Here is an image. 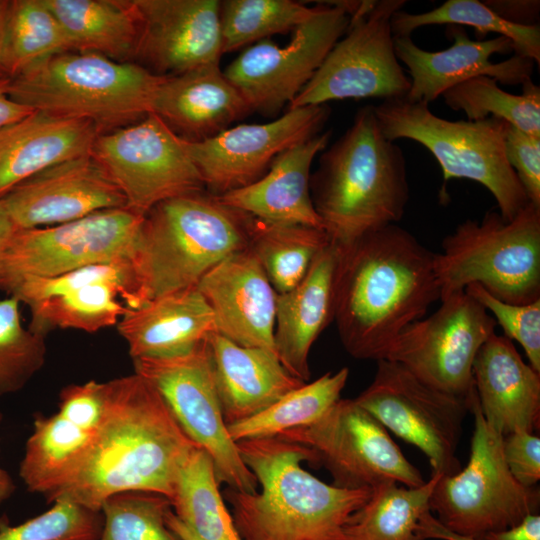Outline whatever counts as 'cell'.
Wrapping results in <instances>:
<instances>
[{"instance_id":"1f68e13d","label":"cell","mask_w":540,"mask_h":540,"mask_svg":"<svg viewBox=\"0 0 540 540\" xmlns=\"http://www.w3.org/2000/svg\"><path fill=\"white\" fill-rule=\"evenodd\" d=\"M72 49L134 62L140 19L132 0H44Z\"/></svg>"},{"instance_id":"30bf717a","label":"cell","mask_w":540,"mask_h":540,"mask_svg":"<svg viewBox=\"0 0 540 540\" xmlns=\"http://www.w3.org/2000/svg\"><path fill=\"white\" fill-rule=\"evenodd\" d=\"M144 216L106 209L48 227L17 229L0 248V292L97 263L130 259Z\"/></svg>"},{"instance_id":"7dc6e473","label":"cell","mask_w":540,"mask_h":540,"mask_svg":"<svg viewBox=\"0 0 540 540\" xmlns=\"http://www.w3.org/2000/svg\"><path fill=\"white\" fill-rule=\"evenodd\" d=\"M484 3L509 23L521 26L539 25L538 0H487Z\"/></svg>"},{"instance_id":"6da1fadb","label":"cell","mask_w":540,"mask_h":540,"mask_svg":"<svg viewBox=\"0 0 540 540\" xmlns=\"http://www.w3.org/2000/svg\"><path fill=\"white\" fill-rule=\"evenodd\" d=\"M334 322L344 349L380 360L391 342L440 301L435 253L397 224L338 246Z\"/></svg>"},{"instance_id":"8d00e7d4","label":"cell","mask_w":540,"mask_h":540,"mask_svg":"<svg viewBox=\"0 0 540 540\" xmlns=\"http://www.w3.org/2000/svg\"><path fill=\"white\" fill-rule=\"evenodd\" d=\"M72 50L62 25L44 0L9 1L2 46V64L8 77Z\"/></svg>"},{"instance_id":"4fadbf2b","label":"cell","mask_w":540,"mask_h":540,"mask_svg":"<svg viewBox=\"0 0 540 540\" xmlns=\"http://www.w3.org/2000/svg\"><path fill=\"white\" fill-rule=\"evenodd\" d=\"M91 156L120 189L125 207L143 216L165 200L205 191L184 140L152 112L100 133Z\"/></svg>"},{"instance_id":"f6af8a7d","label":"cell","mask_w":540,"mask_h":540,"mask_svg":"<svg viewBox=\"0 0 540 540\" xmlns=\"http://www.w3.org/2000/svg\"><path fill=\"white\" fill-rule=\"evenodd\" d=\"M505 154L530 203L540 206V137L508 124Z\"/></svg>"},{"instance_id":"d4e9b609","label":"cell","mask_w":540,"mask_h":540,"mask_svg":"<svg viewBox=\"0 0 540 540\" xmlns=\"http://www.w3.org/2000/svg\"><path fill=\"white\" fill-rule=\"evenodd\" d=\"M472 374L481 413L495 431L504 437L539 429L540 373L511 340L491 335L475 357Z\"/></svg>"},{"instance_id":"db71d44e","label":"cell","mask_w":540,"mask_h":540,"mask_svg":"<svg viewBox=\"0 0 540 540\" xmlns=\"http://www.w3.org/2000/svg\"><path fill=\"white\" fill-rule=\"evenodd\" d=\"M8 3L9 1L0 0V78L8 77L5 74L3 64H2V46H3L4 27H5V19H6Z\"/></svg>"},{"instance_id":"681fc988","label":"cell","mask_w":540,"mask_h":540,"mask_svg":"<svg viewBox=\"0 0 540 540\" xmlns=\"http://www.w3.org/2000/svg\"><path fill=\"white\" fill-rule=\"evenodd\" d=\"M9 77L0 78V129L17 122L35 110L14 101L9 96Z\"/></svg>"},{"instance_id":"ffe728a7","label":"cell","mask_w":540,"mask_h":540,"mask_svg":"<svg viewBox=\"0 0 540 540\" xmlns=\"http://www.w3.org/2000/svg\"><path fill=\"white\" fill-rule=\"evenodd\" d=\"M329 115L327 104L290 108L268 123L237 125L184 146L205 189L220 196L260 179L280 153L321 133Z\"/></svg>"},{"instance_id":"60d3db41","label":"cell","mask_w":540,"mask_h":540,"mask_svg":"<svg viewBox=\"0 0 540 540\" xmlns=\"http://www.w3.org/2000/svg\"><path fill=\"white\" fill-rule=\"evenodd\" d=\"M170 500L157 493L130 491L108 497L101 506L98 540H181L166 523Z\"/></svg>"},{"instance_id":"f546056e","label":"cell","mask_w":540,"mask_h":540,"mask_svg":"<svg viewBox=\"0 0 540 540\" xmlns=\"http://www.w3.org/2000/svg\"><path fill=\"white\" fill-rule=\"evenodd\" d=\"M98 129L89 121L35 110L0 129V199L35 174L91 154Z\"/></svg>"},{"instance_id":"74e56055","label":"cell","mask_w":540,"mask_h":540,"mask_svg":"<svg viewBox=\"0 0 540 540\" xmlns=\"http://www.w3.org/2000/svg\"><path fill=\"white\" fill-rule=\"evenodd\" d=\"M394 37L411 36L423 26L448 24L470 26L480 38L487 33H497L513 44V53L528 57L540 64V28L509 23L493 12L484 2L477 0H448L439 7L422 12H395L390 21Z\"/></svg>"},{"instance_id":"816d5d0a","label":"cell","mask_w":540,"mask_h":540,"mask_svg":"<svg viewBox=\"0 0 540 540\" xmlns=\"http://www.w3.org/2000/svg\"><path fill=\"white\" fill-rule=\"evenodd\" d=\"M15 230L17 228L11 220L2 199H0V248Z\"/></svg>"},{"instance_id":"4dcf8cb0","label":"cell","mask_w":540,"mask_h":540,"mask_svg":"<svg viewBox=\"0 0 540 540\" xmlns=\"http://www.w3.org/2000/svg\"><path fill=\"white\" fill-rule=\"evenodd\" d=\"M116 326L132 359L183 354L216 332L213 312L196 287L128 308Z\"/></svg>"},{"instance_id":"603a6c76","label":"cell","mask_w":540,"mask_h":540,"mask_svg":"<svg viewBox=\"0 0 540 540\" xmlns=\"http://www.w3.org/2000/svg\"><path fill=\"white\" fill-rule=\"evenodd\" d=\"M446 34L453 44L440 51L421 49L411 36L394 37L396 56L410 74L411 86L405 96L409 101L429 104L455 85L483 75L504 85H522L531 80L535 62L528 57L513 54L502 62L490 60L494 54L513 51L508 38L471 40L464 27L458 25H450Z\"/></svg>"},{"instance_id":"44dd1931","label":"cell","mask_w":540,"mask_h":540,"mask_svg":"<svg viewBox=\"0 0 540 540\" xmlns=\"http://www.w3.org/2000/svg\"><path fill=\"white\" fill-rule=\"evenodd\" d=\"M132 1L141 27L135 63L162 77L219 64L220 1Z\"/></svg>"},{"instance_id":"3957f363","label":"cell","mask_w":540,"mask_h":540,"mask_svg":"<svg viewBox=\"0 0 540 540\" xmlns=\"http://www.w3.org/2000/svg\"><path fill=\"white\" fill-rule=\"evenodd\" d=\"M260 490L224 491L242 540H349L347 527L370 489L327 484L302 467L315 464L306 447L278 437L237 442Z\"/></svg>"},{"instance_id":"5b68a950","label":"cell","mask_w":540,"mask_h":540,"mask_svg":"<svg viewBox=\"0 0 540 540\" xmlns=\"http://www.w3.org/2000/svg\"><path fill=\"white\" fill-rule=\"evenodd\" d=\"M253 222L205 191L155 205L144 216L129 259L134 308L196 287L214 266L248 248Z\"/></svg>"},{"instance_id":"d6986e66","label":"cell","mask_w":540,"mask_h":540,"mask_svg":"<svg viewBox=\"0 0 540 540\" xmlns=\"http://www.w3.org/2000/svg\"><path fill=\"white\" fill-rule=\"evenodd\" d=\"M105 406V382L90 380L63 388L56 413L35 416L19 467L30 492L52 502L76 478L94 448Z\"/></svg>"},{"instance_id":"b9f144b4","label":"cell","mask_w":540,"mask_h":540,"mask_svg":"<svg viewBox=\"0 0 540 540\" xmlns=\"http://www.w3.org/2000/svg\"><path fill=\"white\" fill-rule=\"evenodd\" d=\"M19 306L14 296L0 300V396L23 389L46 359L45 335L23 326Z\"/></svg>"},{"instance_id":"7bdbcfd3","label":"cell","mask_w":540,"mask_h":540,"mask_svg":"<svg viewBox=\"0 0 540 540\" xmlns=\"http://www.w3.org/2000/svg\"><path fill=\"white\" fill-rule=\"evenodd\" d=\"M52 503L49 510L16 526L0 520V540H98L104 521L101 511L67 499Z\"/></svg>"},{"instance_id":"8fae6325","label":"cell","mask_w":540,"mask_h":540,"mask_svg":"<svg viewBox=\"0 0 540 540\" xmlns=\"http://www.w3.org/2000/svg\"><path fill=\"white\" fill-rule=\"evenodd\" d=\"M132 360L134 372L157 389L183 432L209 455L218 482L255 492L257 480L244 464L222 414L207 340L183 354Z\"/></svg>"},{"instance_id":"83f0119b","label":"cell","mask_w":540,"mask_h":540,"mask_svg":"<svg viewBox=\"0 0 540 540\" xmlns=\"http://www.w3.org/2000/svg\"><path fill=\"white\" fill-rule=\"evenodd\" d=\"M332 131L301 141L271 163L257 181L218 196L224 204L269 223L299 224L323 230L310 194V169L326 149Z\"/></svg>"},{"instance_id":"ee69618b","label":"cell","mask_w":540,"mask_h":540,"mask_svg":"<svg viewBox=\"0 0 540 540\" xmlns=\"http://www.w3.org/2000/svg\"><path fill=\"white\" fill-rule=\"evenodd\" d=\"M465 292L491 312L503 336L517 341L529 365L540 373V299L528 304L508 303L493 297L478 284L467 286Z\"/></svg>"},{"instance_id":"5bb4252c","label":"cell","mask_w":540,"mask_h":540,"mask_svg":"<svg viewBox=\"0 0 540 540\" xmlns=\"http://www.w3.org/2000/svg\"><path fill=\"white\" fill-rule=\"evenodd\" d=\"M376 362L373 380L354 400L387 430L419 448L432 474L460 471L457 448L469 398L436 389L397 362Z\"/></svg>"},{"instance_id":"7c38bea8","label":"cell","mask_w":540,"mask_h":540,"mask_svg":"<svg viewBox=\"0 0 540 540\" xmlns=\"http://www.w3.org/2000/svg\"><path fill=\"white\" fill-rule=\"evenodd\" d=\"M277 437L309 449L337 487L373 490L390 483L409 488L425 483L387 429L354 399L340 398L313 423Z\"/></svg>"},{"instance_id":"e575fe53","label":"cell","mask_w":540,"mask_h":540,"mask_svg":"<svg viewBox=\"0 0 540 540\" xmlns=\"http://www.w3.org/2000/svg\"><path fill=\"white\" fill-rule=\"evenodd\" d=\"M329 241L322 229L254 218L248 249L257 258L275 292L281 294L293 289L305 277L314 258Z\"/></svg>"},{"instance_id":"f5cc1de1","label":"cell","mask_w":540,"mask_h":540,"mask_svg":"<svg viewBox=\"0 0 540 540\" xmlns=\"http://www.w3.org/2000/svg\"><path fill=\"white\" fill-rule=\"evenodd\" d=\"M0 413V422L2 421ZM15 483L10 475L0 467V504L12 496L15 490Z\"/></svg>"},{"instance_id":"9c48e42d","label":"cell","mask_w":540,"mask_h":540,"mask_svg":"<svg viewBox=\"0 0 540 540\" xmlns=\"http://www.w3.org/2000/svg\"><path fill=\"white\" fill-rule=\"evenodd\" d=\"M474 416L467 465L453 475H439L430 510L450 540H476L520 524L539 506V492L510 473L503 455V436L484 419L477 395L469 397Z\"/></svg>"},{"instance_id":"f35d334b","label":"cell","mask_w":540,"mask_h":540,"mask_svg":"<svg viewBox=\"0 0 540 540\" xmlns=\"http://www.w3.org/2000/svg\"><path fill=\"white\" fill-rule=\"evenodd\" d=\"M442 97L454 111H463L467 120L495 117L532 136L540 137V87L532 79L522 84V93L502 90L489 76H478L446 90Z\"/></svg>"},{"instance_id":"c3c4849f","label":"cell","mask_w":540,"mask_h":540,"mask_svg":"<svg viewBox=\"0 0 540 540\" xmlns=\"http://www.w3.org/2000/svg\"><path fill=\"white\" fill-rule=\"evenodd\" d=\"M476 540H540V516L528 515L515 527L487 534Z\"/></svg>"},{"instance_id":"8992f818","label":"cell","mask_w":540,"mask_h":540,"mask_svg":"<svg viewBox=\"0 0 540 540\" xmlns=\"http://www.w3.org/2000/svg\"><path fill=\"white\" fill-rule=\"evenodd\" d=\"M163 79L135 62L72 50L10 78L8 93L33 110L86 120L104 133L151 113Z\"/></svg>"},{"instance_id":"ac0fdd59","label":"cell","mask_w":540,"mask_h":540,"mask_svg":"<svg viewBox=\"0 0 540 540\" xmlns=\"http://www.w3.org/2000/svg\"><path fill=\"white\" fill-rule=\"evenodd\" d=\"M31 312L29 329L46 335L52 329L93 333L117 325L134 308L129 260L97 263L49 278H30L9 294Z\"/></svg>"},{"instance_id":"ab89813d","label":"cell","mask_w":540,"mask_h":540,"mask_svg":"<svg viewBox=\"0 0 540 540\" xmlns=\"http://www.w3.org/2000/svg\"><path fill=\"white\" fill-rule=\"evenodd\" d=\"M318 9L319 4L308 7L293 0L220 1L222 53L294 30L312 18Z\"/></svg>"},{"instance_id":"7a4b0ae2","label":"cell","mask_w":540,"mask_h":540,"mask_svg":"<svg viewBox=\"0 0 540 540\" xmlns=\"http://www.w3.org/2000/svg\"><path fill=\"white\" fill-rule=\"evenodd\" d=\"M104 419L76 478L52 500L95 511L122 492L173 495L179 468L197 446L180 428L157 389L133 373L105 382ZM51 502V503H52Z\"/></svg>"},{"instance_id":"4316f807","label":"cell","mask_w":540,"mask_h":540,"mask_svg":"<svg viewBox=\"0 0 540 540\" xmlns=\"http://www.w3.org/2000/svg\"><path fill=\"white\" fill-rule=\"evenodd\" d=\"M338 247L328 242L305 277L276 295L274 344L278 359L296 378L307 382L312 345L334 320V281Z\"/></svg>"},{"instance_id":"52a82bcc","label":"cell","mask_w":540,"mask_h":540,"mask_svg":"<svg viewBox=\"0 0 540 540\" xmlns=\"http://www.w3.org/2000/svg\"><path fill=\"white\" fill-rule=\"evenodd\" d=\"M440 300L478 284L513 304L540 299V206L528 203L511 221L488 211L465 220L435 253Z\"/></svg>"},{"instance_id":"bcb514c9","label":"cell","mask_w":540,"mask_h":540,"mask_svg":"<svg viewBox=\"0 0 540 540\" xmlns=\"http://www.w3.org/2000/svg\"><path fill=\"white\" fill-rule=\"evenodd\" d=\"M502 449L513 477L525 487H535L540 480V438L516 431L503 437Z\"/></svg>"},{"instance_id":"484cf974","label":"cell","mask_w":540,"mask_h":540,"mask_svg":"<svg viewBox=\"0 0 540 540\" xmlns=\"http://www.w3.org/2000/svg\"><path fill=\"white\" fill-rule=\"evenodd\" d=\"M251 112L219 64L164 77L152 105V113L191 142L212 138Z\"/></svg>"},{"instance_id":"d6a6232c","label":"cell","mask_w":540,"mask_h":540,"mask_svg":"<svg viewBox=\"0 0 540 540\" xmlns=\"http://www.w3.org/2000/svg\"><path fill=\"white\" fill-rule=\"evenodd\" d=\"M441 474L419 487L390 483L372 490L347 527L349 540H424L428 536L430 496Z\"/></svg>"},{"instance_id":"836d02e7","label":"cell","mask_w":540,"mask_h":540,"mask_svg":"<svg viewBox=\"0 0 540 540\" xmlns=\"http://www.w3.org/2000/svg\"><path fill=\"white\" fill-rule=\"evenodd\" d=\"M170 502L173 513L203 540H242L212 460L200 447L194 446L182 462Z\"/></svg>"},{"instance_id":"9a60e30c","label":"cell","mask_w":540,"mask_h":540,"mask_svg":"<svg viewBox=\"0 0 540 540\" xmlns=\"http://www.w3.org/2000/svg\"><path fill=\"white\" fill-rule=\"evenodd\" d=\"M406 1H377L365 16L350 20L312 79L287 109L361 98L405 97L411 80L396 56L391 18Z\"/></svg>"},{"instance_id":"277c9868","label":"cell","mask_w":540,"mask_h":540,"mask_svg":"<svg viewBox=\"0 0 540 540\" xmlns=\"http://www.w3.org/2000/svg\"><path fill=\"white\" fill-rule=\"evenodd\" d=\"M310 194L323 230L338 246L402 219L410 198L406 160L383 135L374 105L360 108L346 132L323 150Z\"/></svg>"},{"instance_id":"cb8c5ba5","label":"cell","mask_w":540,"mask_h":540,"mask_svg":"<svg viewBox=\"0 0 540 540\" xmlns=\"http://www.w3.org/2000/svg\"><path fill=\"white\" fill-rule=\"evenodd\" d=\"M196 288L213 312L217 333L240 346L276 353L277 293L248 248L214 266Z\"/></svg>"},{"instance_id":"ba28073f","label":"cell","mask_w":540,"mask_h":540,"mask_svg":"<svg viewBox=\"0 0 540 540\" xmlns=\"http://www.w3.org/2000/svg\"><path fill=\"white\" fill-rule=\"evenodd\" d=\"M428 105L402 97L383 100L374 110L388 140L420 143L439 163L444 184L454 178L482 184L493 195L502 218L511 221L529 200L506 159L508 123L495 117L450 121L432 113Z\"/></svg>"},{"instance_id":"7402d4cb","label":"cell","mask_w":540,"mask_h":540,"mask_svg":"<svg viewBox=\"0 0 540 540\" xmlns=\"http://www.w3.org/2000/svg\"><path fill=\"white\" fill-rule=\"evenodd\" d=\"M2 201L17 229L59 225L126 206L120 189L91 154L35 174Z\"/></svg>"},{"instance_id":"f1b7e54d","label":"cell","mask_w":540,"mask_h":540,"mask_svg":"<svg viewBox=\"0 0 540 540\" xmlns=\"http://www.w3.org/2000/svg\"><path fill=\"white\" fill-rule=\"evenodd\" d=\"M207 342L227 426L258 414L305 383L290 374L274 352L240 346L217 332Z\"/></svg>"},{"instance_id":"f907efd6","label":"cell","mask_w":540,"mask_h":540,"mask_svg":"<svg viewBox=\"0 0 540 540\" xmlns=\"http://www.w3.org/2000/svg\"><path fill=\"white\" fill-rule=\"evenodd\" d=\"M167 526L181 539V540H203L190 530L181 520L170 510L166 515Z\"/></svg>"},{"instance_id":"2e32d148","label":"cell","mask_w":540,"mask_h":540,"mask_svg":"<svg viewBox=\"0 0 540 540\" xmlns=\"http://www.w3.org/2000/svg\"><path fill=\"white\" fill-rule=\"evenodd\" d=\"M440 302L432 315L407 326L383 359L401 364L436 389L469 398L475 357L495 333L496 322L465 290Z\"/></svg>"},{"instance_id":"d590c367","label":"cell","mask_w":540,"mask_h":540,"mask_svg":"<svg viewBox=\"0 0 540 540\" xmlns=\"http://www.w3.org/2000/svg\"><path fill=\"white\" fill-rule=\"evenodd\" d=\"M349 376L346 367L290 391L258 414L228 426L231 438L243 440L277 437L319 419L340 399Z\"/></svg>"},{"instance_id":"e0dca14e","label":"cell","mask_w":540,"mask_h":540,"mask_svg":"<svg viewBox=\"0 0 540 540\" xmlns=\"http://www.w3.org/2000/svg\"><path fill=\"white\" fill-rule=\"evenodd\" d=\"M342 1L320 2L318 12L294 29L286 46L265 39L247 48L223 71L252 112L277 115L298 96L346 33Z\"/></svg>"}]
</instances>
